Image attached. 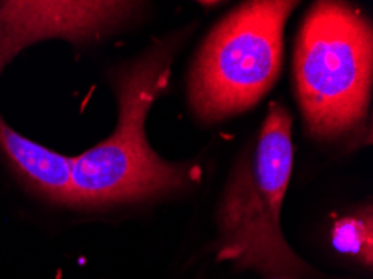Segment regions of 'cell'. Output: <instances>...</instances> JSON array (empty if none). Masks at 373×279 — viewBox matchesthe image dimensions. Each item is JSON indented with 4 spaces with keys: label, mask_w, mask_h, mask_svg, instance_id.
<instances>
[{
    "label": "cell",
    "mask_w": 373,
    "mask_h": 279,
    "mask_svg": "<svg viewBox=\"0 0 373 279\" xmlns=\"http://www.w3.org/2000/svg\"><path fill=\"white\" fill-rule=\"evenodd\" d=\"M171 52L157 47L114 77L119 122L105 141L74 159L69 206L139 201L179 189L189 171L162 161L144 137V119L169 79Z\"/></svg>",
    "instance_id": "cell-1"
},
{
    "label": "cell",
    "mask_w": 373,
    "mask_h": 279,
    "mask_svg": "<svg viewBox=\"0 0 373 279\" xmlns=\"http://www.w3.org/2000/svg\"><path fill=\"white\" fill-rule=\"evenodd\" d=\"M373 34L341 2H316L306 14L294 50V80L306 129L337 137L365 117L371 92Z\"/></svg>",
    "instance_id": "cell-2"
},
{
    "label": "cell",
    "mask_w": 373,
    "mask_h": 279,
    "mask_svg": "<svg viewBox=\"0 0 373 279\" xmlns=\"http://www.w3.org/2000/svg\"><path fill=\"white\" fill-rule=\"evenodd\" d=\"M296 2H244L212 28L191 77V104L204 120L253 107L281 72L283 30Z\"/></svg>",
    "instance_id": "cell-3"
},
{
    "label": "cell",
    "mask_w": 373,
    "mask_h": 279,
    "mask_svg": "<svg viewBox=\"0 0 373 279\" xmlns=\"http://www.w3.org/2000/svg\"><path fill=\"white\" fill-rule=\"evenodd\" d=\"M3 17L32 27H20L15 52L28 39L49 35H65L75 40V35L87 37L101 34L124 20L137 3L121 2H7ZM17 28H3L14 32Z\"/></svg>",
    "instance_id": "cell-4"
},
{
    "label": "cell",
    "mask_w": 373,
    "mask_h": 279,
    "mask_svg": "<svg viewBox=\"0 0 373 279\" xmlns=\"http://www.w3.org/2000/svg\"><path fill=\"white\" fill-rule=\"evenodd\" d=\"M224 234L228 237V249L231 256L244 257L248 244H264L266 249H274V252L289 262L298 266V257L288 251L285 241L280 234V224L274 222L264 211L263 202L253 186V179L246 167H243L228 189L226 201L223 207Z\"/></svg>",
    "instance_id": "cell-5"
},
{
    "label": "cell",
    "mask_w": 373,
    "mask_h": 279,
    "mask_svg": "<svg viewBox=\"0 0 373 279\" xmlns=\"http://www.w3.org/2000/svg\"><path fill=\"white\" fill-rule=\"evenodd\" d=\"M291 167V116L283 105L273 104L259 134L251 179L264 211L278 224Z\"/></svg>",
    "instance_id": "cell-6"
},
{
    "label": "cell",
    "mask_w": 373,
    "mask_h": 279,
    "mask_svg": "<svg viewBox=\"0 0 373 279\" xmlns=\"http://www.w3.org/2000/svg\"><path fill=\"white\" fill-rule=\"evenodd\" d=\"M0 147L24 179L57 204H69L74 159L35 144L5 124L0 116Z\"/></svg>",
    "instance_id": "cell-7"
},
{
    "label": "cell",
    "mask_w": 373,
    "mask_h": 279,
    "mask_svg": "<svg viewBox=\"0 0 373 279\" xmlns=\"http://www.w3.org/2000/svg\"><path fill=\"white\" fill-rule=\"evenodd\" d=\"M373 226H371V212L368 209L367 216H351L343 217L333 226L331 241L335 249L343 254L360 257L368 266L371 264L373 256Z\"/></svg>",
    "instance_id": "cell-8"
},
{
    "label": "cell",
    "mask_w": 373,
    "mask_h": 279,
    "mask_svg": "<svg viewBox=\"0 0 373 279\" xmlns=\"http://www.w3.org/2000/svg\"><path fill=\"white\" fill-rule=\"evenodd\" d=\"M278 279H288V277H278Z\"/></svg>",
    "instance_id": "cell-9"
}]
</instances>
